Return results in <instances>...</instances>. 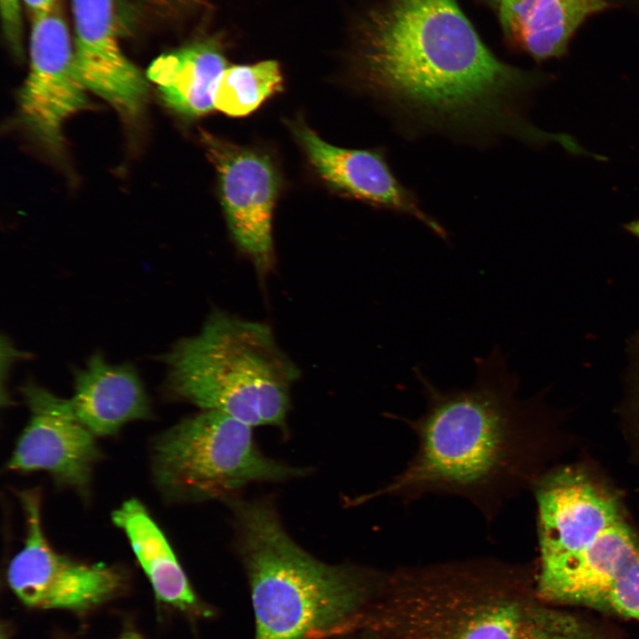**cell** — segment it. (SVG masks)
Wrapping results in <instances>:
<instances>
[{
  "label": "cell",
  "mask_w": 639,
  "mask_h": 639,
  "mask_svg": "<svg viewBox=\"0 0 639 639\" xmlns=\"http://www.w3.org/2000/svg\"><path fill=\"white\" fill-rule=\"evenodd\" d=\"M358 80L406 129L474 145L504 137L537 144L524 116L540 77L498 59L456 0H387L365 20Z\"/></svg>",
  "instance_id": "6da1fadb"
},
{
  "label": "cell",
  "mask_w": 639,
  "mask_h": 639,
  "mask_svg": "<svg viewBox=\"0 0 639 639\" xmlns=\"http://www.w3.org/2000/svg\"><path fill=\"white\" fill-rule=\"evenodd\" d=\"M474 361L476 378L466 389L442 390L419 366L413 368L425 411L414 419L389 416L415 434L416 451L398 475L359 500L410 502L430 494L454 495L491 522L534 478L544 414L539 397L517 398L518 377L498 346Z\"/></svg>",
  "instance_id": "7a4b0ae2"
},
{
  "label": "cell",
  "mask_w": 639,
  "mask_h": 639,
  "mask_svg": "<svg viewBox=\"0 0 639 639\" xmlns=\"http://www.w3.org/2000/svg\"><path fill=\"white\" fill-rule=\"evenodd\" d=\"M529 582L524 569L492 558L399 568L367 630L382 639H617L548 605Z\"/></svg>",
  "instance_id": "3957f363"
},
{
  "label": "cell",
  "mask_w": 639,
  "mask_h": 639,
  "mask_svg": "<svg viewBox=\"0 0 639 639\" xmlns=\"http://www.w3.org/2000/svg\"><path fill=\"white\" fill-rule=\"evenodd\" d=\"M223 503L248 578L255 639H330L365 629L388 574L315 558L288 533L269 498Z\"/></svg>",
  "instance_id": "277c9868"
},
{
  "label": "cell",
  "mask_w": 639,
  "mask_h": 639,
  "mask_svg": "<svg viewBox=\"0 0 639 639\" xmlns=\"http://www.w3.org/2000/svg\"><path fill=\"white\" fill-rule=\"evenodd\" d=\"M163 359L170 398L250 427L286 428L299 369L270 326L214 311L198 334L178 341Z\"/></svg>",
  "instance_id": "5b68a950"
},
{
  "label": "cell",
  "mask_w": 639,
  "mask_h": 639,
  "mask_svg": "<svg viewBox=\"0 0 639 639\" xmlns=\"http://www.w3.org/2000/svg\"><path fill=\"white\" fill-rule=\"evenodd\" d=\"M151 454L154 482L172 502H224L249 484L287 481L309 470L264 455L252 427L213 410H201L157 436Z\"/></svg>",
  "instance_id": "8992f818"
},
{
  "label": "cell",
  "mask_w": 639,
  "mask_h": 639,
  "mask_svg": "<svg viewBox=\"0 0 639 639\" xmlns=\"http://www.w3.org/2000/svg\"><path fill=\"white\" fill-rule=\"evenodd\" d=\"M20 498L26 536L9 564L7 581L22 604L82 612L121 594L127 580L120 568L80 562L55 551L43 531L38 492L23 491Z\"/></svg>",
  "instance_id": "52a82bcc"
},
{
  "label": "cell",
  "mask_w": 639,
  "mask_h": 639,
  "mask_svg": "<svg viewBox=\"0 0 639 639\" xmlns=\"http://www.w3.org/2000/svg\"><path fill=\"white\" fill-rule=\"evenodd\" d=\"M87 92L58 3L32 20L29 68L19 95L21 120L38 142L56 153L63 146L66 121L90 106Z\"/></svg>",
  "instance_id": "ba28073f"
},
{
  "label": "cell",
  "mask_w": 639,
  "mask_h": 639,
  "mask_svg": "<svg viewBox=\"0 0 639 639\" xmlns=\"http://www.w3.org/2000/svg\"><path fill=\"white\" fill-rule=\"evenodd\" d=\"M214 164L222 206L238 248L265 275L273 265L272 221L279 178L274 165L259 152L204 134Z\"/></svg>",
  "instance_id": "9c48e42d"
},
{
  "label": "cell",
  "mask_w": 639,
  "mask_h": 639,
  "mask_svg": "<svg viewBox=\"0 0 639 639\" xmlns=\"http://www.w3.org/2000/svg\"><path fill=\"white\" fill-rule=\"evenodd\" d=\"M540 562L578 554L625 518L618 495L582 469L551 472L535 485Z\"/></svg>",
  "instance_id": "30bf717a"
},
{
  "label": "cell",
  "mask_w": 639,
  "mask_h": 639,
  "mask_svg": "<svg viewBox=\"0 0 639 639\" xmlns=\"http://www.w3.org/2000/svg\"><path fill=\"white\" fill-rule=\"evenodd\" d=\"M21 393L31 416L7 468L46 471L58 485L87 495L92 469L101 455L95 436L75 419L67 398L32 383L24 385Z\"/></svg>",
  "instance_id": "8fae6325"
},
{
  "label": "cell",
  "mask_w": 639,
  "mask_h": 639,
  "mask_svg": "<svg viewBox=\"0 0 639 639\" xmlns=\"http://www.w3.org/2000/svg\"><path fill=\"white\" fill-rule=\"evenodd\" d=\"M71 8L75 57L87 91L122 116L138 115L147 98L148 79L119 44L114 0H71Z\"/></svg>",
  "instance_id": "7c38bea8"
},
{
  "label": "cell",
  "mask_w": 639,
  "mask_h": 639,
  "mask_svg": "<svg viewBox=\"0 0 639 639\" xmlns=\"http://www.w3.org/2000/svg\"><path fill=\"white\" fill-rule=\"evenodd\" d=\"M293 130L314 169L335 190L375 207L413 217L448 241L444 226L421 208L415 194L394 175L383 149L338 147L304 124L294 125Z\"/></svg>",
  "instance_id": "4fadbf2b"
},
{
  "label": "cell",
  "mask_w": 639,
  "mask_h": 639,
  "mask_svg": "<svg viewBox=\"0 0 639 639\" xmlns=\"http://www.w3.org/2000/svg\"><path fill=\"white\" fill-rule=\"evenodd\" d=\"M71 414L94 436L115 434L127 422L149 419L151 404L130 364H110L94 353L75 374V392L67 398Z\"/></svg>",
  "instance_id": "5bb4252c"
},
{
  "label": "cell",
  "mask_w": 639,
  "mask_h": 639,
  "mask_svg": "<svg viewBox=\"0 0 639 639\" xmlns=\"http://www.w3.org/2000/svg\"><path fill=\"white\" fill-rule=\"evenodd\" d=\"M112 520L127 536L158 600L193 618L213 615L194 593L167 538L138 500L124 501L113 512Z\"/></svg>",
  "instance_id": "9a60e30c"
},
{
  "label": "cell",
  "mask_w": 639,
  "mask_h": 639,
  "mask_svg": "<svg viewBox=\"0 0 639 639\" xmlns=\"http://www.w3.org/2000/svg\"><path fill=\"white\" fill-rule=\"evenodd\" d=\"M604 7V0H501L499 4L506 34L537 60L563 55L576 28Z\"/></svg>",
  "instance_id": "2e32d148"
},
{
  "label": "cell",
  "mask_w": 639,
  "mask_h": 639,
  "mask_svg": "<svg viewBox=\"0 0 639 639\" xmlns=\"http://www.w3.org/2000/svg\"><path fill=\"white\" fill-rule=\"evenodd\" d=\"M225 67L219 46L205 41L159 56L149 66L146 77L168 106L193 117L214 109V85Z\"/></svg>",
  "instance_id": "e0dca14e"
},
{
  "label": "cell",
  "mask_w": 639,
  "mask_h": 639,
  "mask_svg": "<svg viewBox=\"0 0 639 639\" xmlns=\"http://www.w3.org/2000/svg\"><path fill=\"white\" fill-rule=\"evenodd\" d=\"M281 85L282 77L276 61L228 67L214 85L213 106L228 115L243 116L279 91Z\"/></svg>",
  "instance_id": "ac0fdd59"
},
{
  "label": "cell",
  "mask_w": 639,
  "mask_h": 639,
  "mask_svg": "<svg viewBox=\"0 0 639 639\" xmlns=\"http://www.w3.org/2000/svg\"><path fill=\"white\" fill-rule=\"evenodd\" d=\"M597 611L639 621V548L623 566Z\"/></svg>",
  "instance_id": "d6986e66"
},
{
  "label": "cell",
  "mask_w": 639,
  "mask_h": 639,
  "mask_svg": "<svg viewBox=\"0 0 639 639\" xmlns=\"http://www.w3.org/2000/svg\"><path fill=\"white\" fill-rule=\"evenodd\" d=\"M3 34L10 50L23 54V24L20 0H0Z\"/></svg>",
  "instance_id": "ffe728a7"
},
{
  "label": "cell",
  "mask_w": 639,
  "mask_h": 639,
  "mask_svg": "<svg viewBox=\"0 0 639 639\" xmlns=\"http://www.w3.org/2000/svg\"><path fill=\"white\" fill-rule=\"evenodd\" d=\"M33 19L49 12L57 4L58 0H22Z\"/></svg>",
  "instance_id": "44dd1931"
},
{
  "label": "cell",
  "mask_w": 639,
  "mask_h": 639,
  "mask_svg": "<svg viewBox=\"0 0 639 639\" xmlns=\"http://www.w3.org/2000/svg\"><path fill=\"white\" fill-rule=\"evenodd\" d=\"M624 227L630 234L639 240V219L626 224Z\"/></svg>",
  "instance_id": "7402d4cb"
},
{
  "label": "cell",
  "mask_w": 639,
  "mask_h": 639,
  "mask_svg": "<svg viewBox=\"0 0 639 639\" xmlns=\"http://www.w3.org/2000/svg\"><path fill=\"white\" fill-rule=\"evenodd\" d=\"M117 639H143V637L136 632L127 631Z\"/></svg>",
  "instance_id": "603a6c76"
},
{
  "label": "cell",
  "mask_w": 639,
  "mask_h": 639,
  "mask_svg": "<svg viewBox=\"0 0 639 639\" xmlns=\"http://www.w3.org/2000/svg\"><path fill=\"white\" fill-rule=\"evenodd\" d=\"M360 639H382L376 633L373 631H363L360 633Z\"/></svg>",
  "instance_id": "cb8c5ba5"
},
{
  "label": "cell",
  "mask_w": 639,
  "mask_h": 639,
  "mask_svg": "<svg viewBox=\"0 0 639 639\" xmlns=\"http://www.w3.org/2000/svg\"><path fill=\"white\" fill-rule=\"evenodd\" d=\"M493 1H494L498 5H499L500 3L501 2V0H493Z\"/></svg>",
  "instance_id": "d4e9b609"
}]
</instances>
